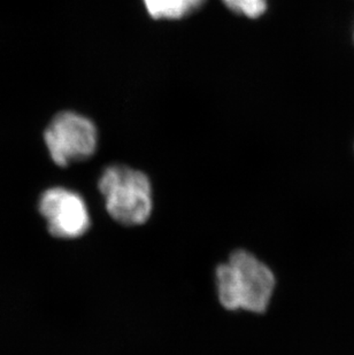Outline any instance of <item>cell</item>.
I'll return each instance as SVG.
<instances>
[{
	"label": "cell",
	"mask_w": 354,
	"mask_h": 355,
	"mask_svg": "<svg viewBox=\"0 0 354 355\" xmlns=\"http://www.w3.org/2000/svg\"><path fill=\"white\" fill-rule=\"evenodd\" d=\"M217 297L230 311L264 313L271 302L275 276L271 269L248 252L236 251L215 274Z\"/></svg>",
	"instance_id": "cell-1"
},
{
	"label": "cell",
	"mask_w": 354,
	"mask_h": 355,
	"mask_svg": "<svg viewBox=\"0 0 354 355\" xmlns=\"http://www.w3.org/2000/svg\"><path fill=\"white\" fill-rule=\"evenodd\" d=\"M110 218L124 225H143L153 207L152 188L146 175L133 168L114 164L105 169L98 181Z\"/></svg>",
	"instance_id": "cell-2"
},
{
	"label": "cell",
	"mask_w": 354,
	"mask_h": 355,
	"mask_svg": "<svg viewBox=\"0 0 354 355\" xmlns=\"http://www.w3.org/2000/svg\"><path fill=\"white\" fill-rule=\"evenodd\" d=\"M44 141L54 164L67 167L71 162L94 155L98 144L97 127L76 112H61L47 128Z\"/></svg>",
	"instance_id": "cell-3"
},
{
	"label": "cell",
	"mask_w": 354,
	"mask_h": 355,
	"mask_svg": "<svg viewBox=\"0 0 354 355\" xmlns=\"http://www.w3.org/2000/svg\"><path fill=\"white\" fill-rule=\"evenodd\" d=\"M40 211L54 237H81L90 228V215L85 201L68 189L58 187L44 192L40 197Z\"/></svg>",
	"instance_id": "cell-4"
},
{
	"label": "cell",
	"mask_w": 354,
	"mask_h": 355,
	"mask_svg": "<svg viewBox=\"0 0 354 355\" xmlns=\"http://www.w3.org/2000/svg\"><path fill=\"white\" fill-rule=\"evenodd\" d=\"M147 13L155 20H180L203 6L205 0H143Z\"/></svg>",
	"instance_id": "cell-5"
},
{
	"label": "cell",
	"mask_w": 354,
	"mask_h": 355,
	"mask_svg": "<svg viewBox=\"0 0 354 355\" xmlns=\"http://www.w3.org/2000/svg\"><path fill=\"white\" fill-rule=\"evenodd\" d=\"M222 3L231 12L248 19L262 17L268 8V0H222Z\"/></svg>",
	"instance_id": "cell-6"
}]
</instances>
